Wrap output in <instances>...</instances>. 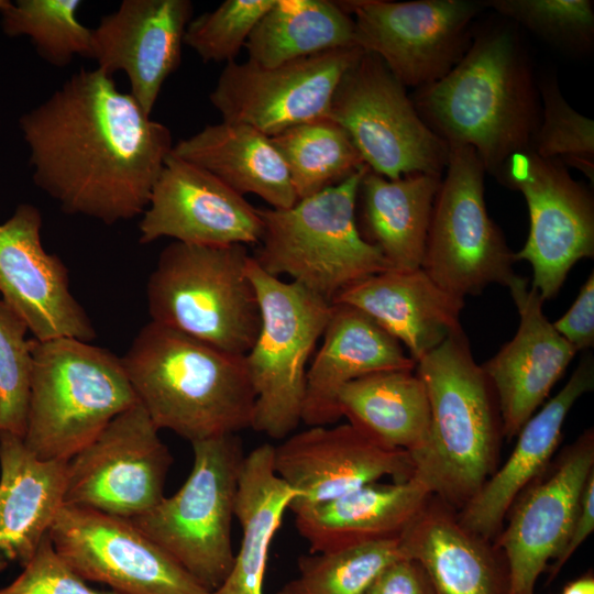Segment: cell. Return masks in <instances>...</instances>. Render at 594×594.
Instances as JSON below:
<instances>
[{"instance_id":"cell-40","label":"cell","mask_w":594,"mask_h":594,"mask_svg":"<svg viewBox=\"0 0 594 594\" xmlns=\"http://www.w3.org/2000/svg\"><path fill=\"white\" fill-rule=\"evenodd\" d=\"M275 0H226L191 19L184 44L205 62H235L251 32Z\"/></svg>"},{"instance_id":"cell-9","label":"cell","mask_w":594,"mask_h":594,"mask_svg":"<svg viewBox=\"0 0 594 594\" xmlns=\"http://www.w3.org/2000/svg\"><path fill=\"white\" fill-rule=\"evenodd\" d=\"M191 447L193 468L180 488L130 520L212 593L234 561L231 527L245 455L237 435Z\"/></svg>"},{"instance_id":"cell-39","label":"cell","mask_w":594,"mask_h":594,"mask_svg":"<svg viewBox=\"0 0 594 594\" xmlns=\"http://www.w3.org/2000/svg\"><path fill=\"white\" fill-rule=\"evenodd\" d=\"M29 329L0 296V431L24 437L33 339Z\"/></svg>"},{"instance_id":"cell-11","label":"cell","mask_w":594,"mask_h":594,"mask_svg":"<svg viewBox=\"0 0 594 594\" xmlns=\"http://www.w3.org/2000/svg\"><path fill=\"white\" fill-rule=\"evenodd\" d=\"M328 118L350 136L365 165L388 179L442 175L449 145L420 118L383 61L365 53L341 77Z\"/></svg>"},{"instance_id":"cell-26","label":"cell","mask_w":594,"mask_h":594,"mask_svg":"<svg viewBox=\"0 0 594 594\" xmlns=\"http://www.w3.org/2000/svg\"><path fill=\"white\" fill-rule=\"evenodd\" d=\"M453 509L430 496L398 537L402 556L420 564L436 594H510L505 559Z\"/></svg>"},{"instance_id":"cell-7","label":"cell","mask_w":594,"mask_h":594,"mask_svg":"<svg viewBox=\"0 0 594 594\" xmlns=\"http://www.w3.org/2000/svg\"><path fill=\"white\" fill-rule=\"evenodd\" d=\"M245 245L164 248L146 284L151 321L222 351L245 355L260 329Z\"/></svg>"},{"instance_id":"cell-23","label":"cell","mask_w":594,"mask_h":594,"mask_svg":"<svg viewBox=\"0 0 594 594\" xmlns=\"http://www.w3.org/2000/svg\"><path fill=\"white\" fill-rule=\"evenodd\" d=\"M322 343L308 366L301 421L329 426L342 418L340 391L360 377L385 371H414L404 346L354 307L332 304Z\"/></svg>"},{"instance_id":"cell-14","label":"cell","mask_w":594,"mask_h":594,"mask_svg":"<svg viewBox=\"0 0 594 594\" xmlns=\"http://www.w3.org/2000/svg\"><path fill=\"white\" fill-rule=\"evenodd\" d=\"M138 402L67 463L64 504L131 519L156 506L173 457Z\"/></svg>"},{"instance_id":"cell-20","label":"cell","mask_w":594,"mask_h":594,"mask_svg":"<svg viewBox=\"0 0 594 594\" xmlns=\"http://www.w3.org/2000/svg\"><path fill=\"white\" fill-rule=\"evenodd\" d=\"M42 215L30 204L0 223V296L37 341L91 342L96 330L69 288L68 270L42 243Z\"/></svg>"},{"instance_id":"cell-28","label":"cell","mask_w":594,"mask_h":594,"mask_svg":"<svg viewBox=\"0 0 594 594\" xmlns=\"http://www.w3.org/2000/svg\"><path fill=\"white\" fill-rule=\"evenodd\" d=\"M432 496L415 475L366 484L324 504L295 513V526L311 553L397 538Z\"/></svg>"},{"instance_id":"cell-18","label":"cell","mask_w":594,"mask_h":594,"mask_svg":"<svg viewBox=\"0 0 594 594\" xmlns=\"http://www.w3.org/2000/svg\"><path fill=\"white\" fill-rule=\"evenodd\" d=\"M594 471V431L585 430L550 472L515 502L495 548L503 550L510 594H534L536 582L563 548Z\"/></svg>"},{"instance_id":"cell-33","label":"cell","mask_w":594,"mask_h":594,"mask_svg":"<svg viewBox=\"0 0 594 594\" xmlns=\"http://www.w3.org/2000/svg\"><path fill=\"white\" fill-rule=\"evenodd\" d=\"M244 47L248 61L273 67L358 46L353 19L339 1L275 0L256 23Z\"/></svg>"},{"instance_id":"cell-31","label":"cell","mask_w":594,"mask_h":594,"mask_svg":"<svg viewBox=\"0 0 594 594\" xmlns=\"http://www.w3.org/2000/svg\"><path fill=\"white\" fill-rule=\"evenodd\" d=\"M273 451L274 446L263 443L243 459L234 503L241 542L230 573L212 594H264L272 541L297 497L276 474Z\"/></svg>"},{"instance_id":"cell-6","label":"cell","mask_w":594,"mask_h":594,"mask_svg":"<svg viewBox=\"0 0 594 594\" xmlns=\"http://www.w3.org/2000/svg\"><path fill=\"white\" fill-rule=\"evenodd\" d=\"M367 166L287 209L257 208L263 234L252 255L270 275L288 276L332 302L352 284L392 270L381 251L364 240L356 200Z\"/></svg>"},{"instance_id":"cell-29","label":"cell","mask_w":594,"mask_h":594,"mask_svg":"<svg viewBox=\"0 0 594 594\" xmlns=\"http://www.w3.org/2000/svg\"><path fill=\"white\" fill-rule=\"evenodd\" d=\"M172 153L209 172L238 194L260 197L270 208L287 209L298 201L272 139L246 124H208L178 141Z\"/></svg>"},{"instance_id":"cell-22","label":"cell","mask_w":594,"mask_h":594,"mask_svg":"<svg viewBox=\"0 0 594 594\" xmlns=\"http://www.w3.org/2000/svg\"><path fill=\"white\" fill-rule=\"evenodd\" d=\"M519 324L514 338L483 365L496 394L503 437H516L562 377L576 350L553 328L543 300L526 278L508 284Z\"/></svg>"},{"instance_id":"cell-15","label":"cell","mask_w":594,"mask_h":594,"mask_svg":"<svg viewBox=\"0 0 594 594\" xmlns=\"http://www.w3.org/2000/svg\"><path fill=\"white\" fill-rule=\"evenodd\" d=\"M48 536L87 582L120 594H212L130 519L64 504Z\"/></svg>"},{"instance_id":"cell-25","label":"cell","mask_w":594,"mask_h":594,"mask_svg":"<svg viewBox=\"0 0 594 594\" xmlns=\"http://www.w3.org/2000/svg\"><path fill=\"white\" fill-rule=\"evenodd\" d=\"M331 304L362 311L395 338L417 363L462 329L464 299L435 283L420 267L388 270L365 277L339 293Z\"/></svg>"},{"instance_id":"cell-34","label":"cell","mask_w":594,"mask_h":594,"mask_svg":"<svg viewBox=\"0 0 594 594\" xmlns=\"http://www.w3.org/2000/svg\"><path fill=\"white\" fill-rule=\"evenodd\" d=\"M270 138L285 162L298 200L336 186L366 166L344 129L329 118Z\"/></svg>"},{"instance_id":"cell-4","label":"cell","mask_w":594,"mask_h":594,"mask_svg":"<svg viewBox=\"0 0 594 594\" xmlns=\"http://www.w3.org/2000/svg\"><path fill=\"white\" fill-rule=\"evenodd\" d=\"M430 405V433L414 475L452 508H463L497 469L503 437L494 388L462 329L416 363Z\"/></svg>"},{"instance_id":"cell-8","label":"cell","mask_w":594,"mask_h":594,"mask_svg":"<svg viewBox=\"0 0 594 594\" xmlns=\"http://www.w3.org/2000/svg\"><path fill=\"white\" fill-rule=\"evenodd\" d=\"M260 307V329L244 355L255 393L252 429L276 440L301 422L308 362L321 339L332 304L294 282L248 263Z\"/></svg>"},{"instance_id":"cell-38","label":"cell","mask_w":594,"mask_h":594,"mask_svg":"<svg viewBox=\"0 0 594 594\" xmlns=\"http://www.w3.org/2000/svg\"><path fill=\"white\" fill-rule=\"evenodd\" d=\"M482 4L563 51L582 54L592 48L594 2L591 0H488Z\"/></svg>"},{"instance_id":"cell-27","label":"cell","mask_w":594,"mask_h":594,"mask_svg":"<svg viewBox=\"0 0 594 594\" xmlns=\"http://www.w3.org/2000/svg\"><path fill=\"white\" fill-rule=\"evenodd\" d=\"M67 463L41 460L22 437L0 431V572L24 566L48 534L64 505Z\"/></svg>"},{"instance_id":"cell-32","label":"cell","mask_w":594,"mask_h":594,"mask_svg":"<svg viewBox=\"0 0 594 594\" xmlns=\"http://www.w3.org/2000/svg\"><path fill=\"white\" fill-rule=\"evenodd\" d=\"M338 403L348 422L386 448L407 451L415 459L428 443L430 405L415 370L360 377L340 391Z\"/></svg>"},{"instance_id":"cell-19","label":"cell","mask_w":594,"mask_h":594,"mask_svg":"<svg viewBox=\"0 0 594 594\" xmlns=\"http://www.w3.org/2000/svg\"><path fill=\"white\" fill-rule=\"evenodd\" d=\"M257 208L216 176L170 153L139 223V241L196 245L258 244Z\"/></svg>"},{"instance_id":"cell-45","label":"cell","mask_w":594,"mask_h":594,"mask_svg":"<svg viewBox=\"0 0 594 594\" xmlns=\"http://www.w3.org/2000/svg\"><path fill=\"white\" fill-rule=\"evenodd\" d=\"M562 594H594V578L586 574L580 579L570 582Z\"/></svg>"},{"instance_id":"cell-41","label":"cell","mask_w":594,"mask_h":594,"mask_svg":"<svg viewBox=\"0 0 594 594\" xmlns=\"http://www.w3.org/2000/svg\"><path fill=\"white\" fill-rule=\"evenodd\" d=\"M0 594H120L90 586L56 552L46 534L22 572Z\"/></svg>"},{"instance_id":"cell-43","label":"cell","mask_w":594,"mask_h":594,"mask_svg":"<svg viewBox=\"0 0 594 594\" xmlns=\"http://www.w3.org/2000/svg\"><path fill=\"white\" fill-rule=\"evenodd\" d=\"M365 594H436V592L417 561L400 558L378 574Z\"/></svg>"},{"instance_id":"cell-13","label":"cell","mask_w":594,"mask_h":594,"mask_svg":"<svg viewBox=\"0 0 594 594\" xmlns=\"http://www.w3.org/2000/svg\"><path fill=\"white\" fill-rule=\"evenodd\" d=\"M496 177L522 194L530 229L515 261L532 267L531 287L542 300L556 297L571 268L594 255V204L566 167L531 150L512 155Z\"/></svg>"},{"instance_id":"cell-17","label":"cell","mask_w":594,"mask_h":594,"mask_svg":"<svg viewBox=\"0 0 594 594\" xmlns=\"http://www.w3.org/2000/svg\"><path fill=\"white\" fill-rule=\"evenodd\" d=\"M273 466L297 493L289 505L294 514L385 476L406 481L415 471L407 451L386 448L350 422L289 435L274 447Z\"/></svg>"},{"instance_id":"cell-42","label":"cell","mask_w":594,"mask_h":594,"mask_svg":"<svg viewBox=\"0 0 594 594\" xmlns=\"http://www.w3.org/2000/svg\"><path fill=\"white\" fill-rule=\"evenodd\" d=\"M553 328L575 350H586L594 344V272L580 288L569 310L552 322Z\"/></svg>"},{"instance_id":"cell-35","label":"cell","mask_w":594,"mask_h":594,"mask_svg":"<svg viewBox=\"0 0 594 594\" xmlns=\"http://www.w3.org/2000/svg\"><path fill=\"white\" fill-rule=\"evenodd\" d=\"M400 558L398 537L302 556L299 576L277 594H365L378 574Z\"/></svg>"},{"instance_id":"cell-44","label":"cell","mask_w":594,"mask_h":594,"mask_svg":"<svg viewBox=\"0 0 594 594\" xmlns=\"http://www.w3.org/2000/svg\"><path fill=\"white\" fill-rule=\"evenodd\" d=\"M594 530V471L591 473L583 494L580 507L569 537L560 553L549 566V581H551L571 558L574 551L590 537Z\"/></svg>"},{"instance_id":"cell-16","label":"cell","mask_w":594,"mask_h":594,"mask_svg":"<svg viewBox=\"0 0 594 594\" xmlns=\"http://www.w3.org/2000/svg\"><path fill=\"white\" fill-rule=\"evenodd\" d=\"M362 54L359 47L340 48L273 67L231 62L220 73L209 99L222 121L274 136L328 118L341 77Z\"/></svg>"},{"instance_id":"cell-12","label":"cell","mask_w":594,"mask_h":594,"mask_svg":"<svg viewBox=\"0 0 594 594\" xmlns=\"http://www.w3.org/2000/svg\"><path fill=\"white\" fill-rule=\"evenodd\" d=\"M356 46L380 57L404 87L421 88L444 77L468 51L482 1L346 0Z\"/></svg>"},{"instance_id":"cell-21","label":"cell","mask_w":594,"mask_h":594,"mask_svg":"<svg viewBox=\"0 0 594 594\" xmlns=\"http://www.w3.org/2000/svg\"><path fill=\"white\" fill-rule=\"evenodd\" d=\"M194 7L189 0H124L92 29V59L109 76L123 72L130 95L151 116L178 68Z\"/></svg>"},{"instance_id":"cell-3","label":"cell","mask_w":594,"mask_h":594,"mask_svg":"<svg viewBox=\"0 0 594 594\" xmlns=\"http://www.w3.org/2000/svg\"><path fill=\"white\" fill-rule=\"evenodd\" d=\"M121 360L138 402L158 430L193 443L252 427L255 393L244 355L150 321Z\"/></svg>"},{"instance_id":"cell-37","label":"cell","mask_w":594,"mask_h":594,"mask_svg":"<svg viewBox=\"0 0 594 594\" xmlns=\"http://www.w3.org/2000/svg\"><path fill=\"white\" fill-rule=\"evenodd\" d=\"M541 117L531 151L544 160L571 166L594 180V122L574 110L554 77L538 84Z\"/></svg>"},{"instance_id":"cell-30","label":"cell","mask_w":594,"mask_h":594,"mask_svg":"<svg viewBox=\"0 0 594 594\" xmlns=\"http://www.w3.org/2000/svg\"><path fill=\"white\" fill-rule=\"evenodd\" d=\"M442 175L416 173L388 179L370 168L358 200L360 233L376 246L392 270L421 267L427 234Z\"/></svg>"},{"instance_id":"cell-5","label":"cell","mask_w":594,"mask_h":594,"mask_svg":"<svg viewBox=\"0 0 594 594\" xmlns=\"http://www.w3.org/2000/svg\"><path fill=\"white\" fill-rule=\"evenodd\" d=\"M136 403L111 351L73 338H33L23 441L38 459L68 462Z\"/></svg>"},{"instance_id":"cell-2","label":"cell","mask_w":594,"mask_h":594,"mask_svg":"<svg viewBox=\"0 0 594 594\" xmlns=\"http://www.w3.org/2000/svg\"><path fill=\"white\" fill-rule=\"evenodd\" d=\"M413 102L440 139L473 148L495 176L512 155L531 148L541 117L538 84L510 26L474 33L460 62L418 88Z\"/></svg>"},{"instance_id":"cell-46","label":"cell","mask_w":594,"mask_h":594,"mask_svg":"<svg viewBox=\"0 0 594 594\" xmlns=\"http://www.w3.org/2000/svg\"><path fill=\"white\" fill-rule=\"evenodd\" d=\"M6 2H7V1H0V13H1V11H2L4 4H6Z\"/></svg>"},{"instance_id":"cell-10","label":"cell","mask_w":594,"mask_h":594,"mask_svg":"<svg viewBox=\"0 0 594 594\" xmlns=\"http://www.w3.org/2000/svg\"><path fill=\"white\" fill-rule=\"evenodd\" d=\"M435 198L421 268L460 298L508 286L516 262L484 199L485 168L473 148L450 145Z\"/></svg>"},{"instance_id":"cell-24","label":"cell","mask_w":594,"mask_h":594,"mask_svg":"<svg viewBox=\"0 0 594 594\" xmlns=\"http://www.w3.org/2000/svg\"><path fill=\"white\" fill-rule=\"evenodd\" d=\"M593 387L594 360L587 354L559 393L525 422L505 463L457 514L464 528L487 541L499 534L519 494L547 470L570 409Z\"/></svg>"},{"instance_id":"cell-36","label":"cell","mask_w":594,"mask_h":594,"mask_svg":"<svg viewBox=\"0 0 594 594\" xmlns=\"http://www.w3.org/2000/svg\"><path fill=\"white\" fill-rule=\"evenodd\" d=\"M80 4L79 0L7 1L2 28L10 36L28 35L46 62L64 67L76 55L92 58V29L78 20Z\"/></svg>"},{"instance_id":"cell-1","label":"cell","mask_w":594,"mask_h":594,"mask_svg":"<svg viewBox=\"0 0 594 594\" xmlns=\"http://www.w3.org/2000/svg\"><path fill=\"white\" fill-rule=\"evenodd\" d=\"M20 128L35 185L64 212L108 226L142 216L174 146L169 129L97 67L74 73Z\"/></svg>"}]
</instances>
